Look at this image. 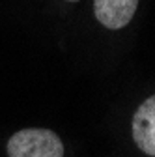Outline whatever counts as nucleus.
Listing matches in <instances>:
<instances>
[{
	"mask_svg": "<svg viewBox=\"0 0 155 157\" xmlns=\"http://www.w3.org/2000/svg\"><path fill=\"white\" fill-rule=\"evenodd\" d=\"M9 157H64L62 139L51 129H23L8 140Z\"/></svg>",
	"mask_w": 155,
	"mask_h": 157,
	"instance_id": "obj_1",
	"label": "nucleus"
},
{
	"mask_svg": "<svg viewBox=\"0 0 155 157\" xmlns=\"http://www.w3.org/2000/svg\"><path fill=\"white\" fill-rule=\"evenodd\" d=\"M133 140L149 157H155V95L137 109L133 116Z\"/></svg>",
	"mask_w": 155,
	"mask_h": 157,
	"instance_id": "obj_2",
	"label": "nucleus"
},
{
	"mask_svg": "<svg viewBox=\"0 0 155 157\" xmlns=\"http://www.w3.org/2000/svg\"><path fill=\"white\" fill-rule=\"evenodd\" d=\"M137 8L138 0H93V11L97 21L110 30L127 26Z\"/></svg>",
	"mask_w": 155,
	"mask_h": 157,
	"instance_id": "obj_3",
	"label": "nucleus"
},
{
	"mask_svg": "<svg viewBox=\"0 0 155 157\" xmlns=\"http://www.w3.org/2000/svg\"><path fill=\"white\" fill-rule=\"evenodd\" d=\"M69 2H75V0H69Z\"/></svg>",
	"mask_w": 155,
	"mask_h": 157,
	"instance_id": "obj_4",
	"label": "nucleus"
}]
</instances>
